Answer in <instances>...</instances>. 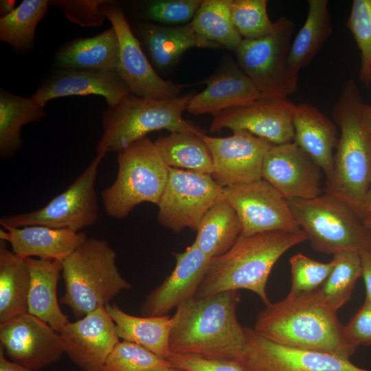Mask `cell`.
<instances>
[{"mask_svg":"<svg viewBox=\"0 0 371 371\" xmlns=\"http://www.w3.org/2000/svg\"><path fill=\"white\" fill-rule=\"evenodd\" d=\"M191 23L205 41L236 52L243 38L231 15V0H203Z\"/></svg>","mask_w":371,"mask_h":371,"instance_id":"836d02e7","label":"cell"},{"mask_svg":"<svg viewBox=\"0 0 371 371\" xmlns=\"http://www.w3.org/2000/svg\"><path fill=\"white\" fill-rule=\"evenodd\" d=\"M363 211H364V219L366 217L371 216V181H370L368 193L366 194V200L364 203Z\"/></svg>","mask_w":371,"mask_h":371,"instance_id":"681fc988","label":"cell"},{"mask_svg":"<svg viewBox=\"0 0 371 371\" xmlns=\"http://www.w3.org/2000/svg\"><path fill=\"white\" fill-rule=\"evenodd\" d=\"M0 371H34L27 367L19 364L5 356V352L1 346H0Z\"/></svg>","mask_w":371,"mask_h":371,"instance_id":"bcb514c9","label":"cell"},{"mask_svg":"<svg viewBox=\"0 0 371 371\" xmlns=\"http://www.w3.org/2000/svg\"><path fill=\"white\" fill-rule=\"evenodd\" d=\"M203 82L206 88L192 95L187 110L189 113L212 115L223 110L247 104L261 93L238 65L228 61Z\"/></svg>","mask_w":371,"mask_h":371,"instance_id":"7402d4cb","label":"cell"},{"mask_svg":"<svg viewBox=\"0 0 371 371\" xmlns=\"http://www.w3.org/2000/svg\"><path fill=\"white\" fill-rule=\"evenodd\" d=\"M26 260L30 273L27 313L59 333L69 322L60 308L56 293L62 262L33 258H27Z\"/></svg>","mask_w":371,"mask_h":371,"instance_id":"4316f807","label":"cell"},{"mask_svg":"<svg viewBox=\"0 0 371 371\" xmlns=\"http://www.w3.org/2000/svg\"><path fill=\"white\" fill-rule=\"evenodd\" d=\"M65 292L60 302L76 318L109 304L119 293L131 288L116 265V253L104 239H87L62 261Z\"/></svg>","mask_w":371,"mask_h":371,"instance_id":"8992f818","label":"cell"},{"mask_svg":"<svg viewBox=\"0 0 371 371\" xmlns=\"http://www.w3.org/2000/svg\"><path fill=\"white\" fill-rule=\"evenodd\" d=\"M225 199L223 188L212 175L168 168L166 187L157 205V220L175 232L196 231L202 218L218 201Z\"/></svg>","mask_w":371,"mask_h":371,"instance_id":"8fae6325","label":"cell"},{"mask_svg":"<svg viewBox=\"0 0 371 371\" xmlns=\"http://www.w3.org/2000/svg\"><path fill=\"white\" fill-rule=\"evenodd\" d=\"M131 93L115 73L58 68L47 76L31 97L45 107L58 98L98 95L104 98L108 106H113Z\"/></svg>","mask_w":371,"mask_h":371,"instance_id":"44dd1931","label":"cell"},{"mask_svg":"<svg viewBox=\"0 0 371 371\" xmlns=\"http://www.w3.org/2000/svg\"><path fill=\"white\" fill-rule=\"evenodd\" d=\"M105 308L114 322L120 339L139 344L168 359L171 353L170 336L174 324L172 317L134 316L125 313L116 304H108Z\"/></svg>","mask_w":371,"mask_h":371,"instance_id":"83f0119b","label":"cell"},{"mask_svg":"<svg viewBox=\"0 0 371 371\" xmlns=\"http://www.w3.org/2000/svg\"><path fill=\"white\" fill-rule=\"evenodd\" d=\"M154 143L168 167L213 174L212 154L199 135L173 132L157 138Z\"/></svg>","mask_w":371,"mask_h":371,"instance_id":"d6a6232c","label":"cell"},{"mask_svg":"<svg viewBox=\"0 0 371 371\" xmlns=\"http://www.w3.org/2000/svg\"><path fill=\"white\" fill-rule=\"evenodd\" d=\"M305 22L292 41L289 67L298 77L301 69L311 64L330 36L333 27L327 0H308Z\"/></svg>","mask_w":371,"mask_h":371,"instance_id":"f1b7e54d","label":"cell"},{"mask_svg":"<svg viewBox=\"0 0 371 371\" xmlns=\"http://www.w3.org/2000/svg\"><path fill=\"white\" fill-rule=\"evenodd\" d=\"M245 342L237 361L245 371H371L339 355L284 346L245 327Z\"/></svg>","mask_w":371,"mask_h":371,"instance_id":"4fadbf2b","label":"cell"},{"mask_svg":"<svg viewBox=\"0 0 371 371\" xmlns=\"http://www.w3.org/2000/svg\"><path fill=\"white\" fill-rule=\"evenodd\" d=\"M2 227L0 240L8 242L12 251L25 259L35 256L62 262L87 239L84 232L43 225Z\"/></svg>","mask_w":371,"mask_h":371,"instance_id":"603a6c76","label":"cell"},{"mask_svg":"<svg viewBox=\"0 0 371 371\" xmlns=\"http://www.w3.org/2000/svg\"><path fill=\"white\" fill-rule=\"evenodd\" d=\"M192 96L155 100L131 93L116 105L108 106L102 115V135L95 148L96 155L104 157L110 152L119 153L155 131L205 133L182 116Z\"/></svg>","mask_w":371,"mask_h":371,"instance_id":"5b68a950","label":"cell"},{"mask_svg":"<svg viewBox=\"0 0 371 371\" xmlns=\"http://www.w3.org/2000/svg\"><path fill=\"white\" fill-rule=\"evenodd\" d=\"M114 182L101 192L106 214L122 219L144 202L158 205L168 177V166L148 137L134 142L117 155Z\"/></svg>","mask_w":371,"mask_h":371,"instance_id":"52a82bcc","label":"cell"},{"mask_svg":"<svg viewBox=\"0 0 371 371\" xmlns=\"http://www.w3.org/2000/svg\"><path fill=\"white\" fill-rule=\"evenodd\" d=\"M333 268L323 284L315 291L319 297L337 311L347 303L357 280L361 276L359 253L341 250L333 254Z\"/></svg>","mask_w":371,"mask_h":371,"instance_id":"d590c367","label":"cell"},{"mask_svg":"<svg viewBox=\"0 0 371 371\" xmlns=\"http://www.w3.org/2000/svg\"><path fill=\"white\" fill-rule=\"evenodd\" d=\"M45 107L30 96L24 98L0 90V157H12L21 148V128L31 122H38L45 115Z\"/></svg>","mask_w":371,"mask_h":371,"instance_id":"4dcf8cb0","label":"cell"},{"mask_svg":"<svg viewBox=\"0 0 371 371\" xmlns=\"http://www.w3.org/2000/svg\"><path fill=\"white\" fill-rule=\"evenodd\" d=\"M363 102L355 80H346L333 107L341 134L324 192L346 203L364 220V203L371 181V139L362 120Z\"/></svg>","mask_w":371,"mask_h":371,"instance_id":"277c9868","label":"cell"},{"mask_svg":"<svg viewBox=\"0 0 371 371\" xmlns=\"http://www.w3.org/2000/svg\"><path fill=\"white\" fill-rule=\"evenodd\" d=\"M361 263V277L366 286V301L371 302V247L359 252Z\"/></svg>","mask_w":371,"mask_h":371,"instance_id":"f6af8a7d","label":"cell"},{"mask_svg":"<svg viewBox=\"0 0 371 371\" xmlns=\"http://www.w3.org/2000/svg\"><path fill=\"white\" fill-rule=\"evenodd\" d=\"M104 157L96 155L85 170L63 192L41 208L1 216L0 225L21 227L43 225L74 232L95 225L99 205L95 184L98 166Z\"/></svg>","mask_w":371,"mask_h":371,"instance_id":"30bf717a","label":"cell"},{"mask_svg":"<svg viewBox=\"0 0 371 371\" xmlns=\"http://www.w3.org/2000/svg\"><path fill=\"white\" fill-rule=\"evenodd\" d=\"M294 27L292 20L280 17L269 35L243 39L235 52L238 66L261 96L287 98L297 91L298 77L288 65Z\"/></svg>","mask_w":371,"mask_h":371,"instance_id":"9c48e42d","label":"cell"},{"mask_svg":"<svg viewBox=\"0 0 371 371\" xmlns=\"http://www.w3.org/2000/svg\"><path fill=\"white\" fill-rule=\"evenodd\" d=\"M322 170L293 141L272 144L263 161L262 179L286 200L310 199L324 192Z\"/></svg>","mask_w":371,"mask_h":371,"instance_id":"e0dca14e","label":"cell"},{"mask_svg":"<svg viewBox=\"0 0 371 371\" xmlns=\"http://www.w3.org/2000/svg\"><path fill=\"white\" fill-rule=\"evenodd\" d=\"M254 330L280 344L348 359L358 347L347 337L337 311L315 291L270 302L258 313Z\"/></svg>","mask_w":371,"mask_h":371,"instance_id":"6da1fadb","label":"cell"},{"mask_svg":"<svg viewBox=\"0 0 371 371\" xmlns=\"http://www.w3.org/2000/svg\"><path fill=\"white\" fill-rule=\"evenodd\" d=\"M233 23L243 39L254 40L269 35L274 30L267 12V0H231Z\"/></svg>","mask_w":371,"mask_h":371,"instance_id":"74e56055","label":"cell"},{"mask_svg":"<svg viewBox=\"0 0 371 371\" xmlns=\"http://www.w3.org/2000/svg\"><path fill=\"white\" fill-rule=\"evenodd\" d=\"M168 360L173 368L184 371H245L235 361L207 359L172 352Z\"/></svg>","mask_w":371,"mask_h":371,"instance_id":"7bdbcfd3","label":"cell"},{"mask_svg":"<svg viewBox=\"0 0 371 371\" xmlns=\"http://www.w3.org/2000/svg\"><path fill=\"white\" fill-rule=\"evenodd\" d=\"M361 113L365 129L371 139V105L363 102Z\"/></svg>","mask_w":371,"mask_h":371,"instance_id":"7dc6e473","label":"cell"},{"mask_svg":"<svg viewBox=\"0 0 371 371\" xmlns=\"http://www.w3.org/2000/svg\"><path fill=\"white\" fill-rule=\"evenodd\" d=\"M241 223L235 210L224 199L205 214L193 243L212 258L229 251L241 235Z\"/></svg>","mask_w":371,"mask_h":371,"instance_id":"1f68e13d","label":"cell"},{"mask_svg":"<svg viewBox=\"0 0 371 371\" xmlns=\"http://www.w3.org/2000/svg\"><path fill=\"white\" fill-rule=\"evenodd\" d=\"M102 8L115 29L120 43V63L116 74L125 82L131 93L155 100L179 97L186 85L173 83L159 76L133 33L122 7L108 0Z\"/></svg>","mask_w":371,"mask_h":371,"instance_id":"7c38bea8","label":"cell"},{"mask_svg":"<svg viewBox=\"0 0 371 371\" xmlns=\"http://www.w3.org/2000/svg\"><path fill=\"white\" fill-rule=\"evenodd\" d=\"M161 371H184V370L171 367V368H169L166 370H161Z\"/></svg>","mask_w":371,"mask_h":371,"instance_id":"816d5d0a","label":"cell"},{"mask_svg":"<svg viewBox=\"0 0 371 371\" xmlns=\"http://www.w3.org/2000/svg\"><path fill=\"white\" fill-rule=\"evenodd\" d=\"M300 227L316 251L358 252L371 247V229L342 201L326 193L310 199L287 200Z\"/></svg>","mask_w":371,"mask_h":371,"instance_id":"ba28073f","label":"cell"},{"mask_svg":"<svg viewBox=\"0 0 371 371\" xmlns=\"http://www.w3.org/2000/svg\"><path fill=\"white\" fill-rule=\"evenodd\" d=\"M306 240L307 236L302 229L240 236L229 251L212 258L194 299L246 289L257 294L268 305L271 302L266 285L274 265L286 251Z\"/></svg>","mask_w":371,"mask_h":371,"instance_id":"3957f363","label":"cell"},{"mask_svg":"<svg viewBox=\"0 0 371 371\" xmlns=\"http://www.w3.org/2000/svg\"><path fill=\"white\" fill-rule=\"evenodd\" d=\"M65 352L82 371H102L120 337L105 306L74 322H69L59 333Z\"/></svg>","mask_w":371,"mask_h":371,"instance_id":"d6986e66","label":"cell"},{"mask_svg":"<svg viewBox=\"0 0 371 371\" xmlns=\"http://www.w3.org/2000/svg\"><path fill=\"white\" fill-rule=\"evenodd\" d=\"M291 287L289 295H297L314 292L326 281L334 262H322L297 254L290 260Z\"/></svg>","mask_w":371,"mask_h":371,"instance_id":"60d3db41","label":"cell"},{"mask_svg":"<svg viewBox=\"0 0 371 371\" xmlns=\"http://www.w3.org/2000/svg\"><path fill=\"white\" fill-rule=\"evenodd\" d=\"M133 31L143 44L150 63L159 71L173 67L189 49L220 48L201 38L191 22L180 25L140 22Z\"/></svg>","mask_w":371,"mask_h":371,"instance_id":"cb8c5ba5","label":"cell"},{"mask_svg":"<svg viewBox=\"0 0 371 371\" xmlns=\"http://www.w3.org/2000/svg\"><path fill=\"white\" fill-rule=\"evenodd\" d=\"M238 291L192 299L176 309L170 336L171 352L207 359L238 361L245 342L237 319Z\"/></svg>","mask_w":371,"mask_h":371,"instance_id":"7a4b0ae2","label":"cell"},{"mask_svg":"<svg viewBox=\"0 0 371 371\" xmlns=\"http://www.w3.org/2000/svg\"><path fill=\"white\" fill-rule=\"evenodd\" d=\"M223 193L239 218L240 236L301 229L287 200L262 179L225 187Z\"/></svg>","mask_w":371,"mask_h":371,"instance_id":"5bb4252c","label":"cell"},{"mask_svg":"<svg viewBox=\"0 0 371 371\" xmlns=\"http://www.w3.org/2000/svg\"><path fill=\"white\" fill-rule=\"evenodd\" d=\"M295 107L287 98L261 96L213 115L209 130L211 133L224 128L245 130L272 144L291 142Z\"/></svg>","mask_w":371,"mask_h":371,"instance_id":"9a60e30c","label":"cell"},{"mask_svg":"<svg viewBox=\"0 0 371 371\" xmlns=\"http://www.w3.org/2000/svg\"><path fill=\"white\" fill-rule=\"evenodd\" d=\"M49 7L48 0H23L11 13L0 18V40L19 53L30 49L36 27Z\"/></svg>","mask_w":371,"mask_h":371,"instance_id":"e575fe53","label":"cell"},{"mask_svg":"<svg viewBox=\"0 0 371 371\" xmlns=\"http://www.w3.org/2000/svg\"><path fill=\"white\" fill-rule=\"evenodd\" d=\"M293 124V142L319 166L325 180L328 179L332 174L333 150L339 139L337 126L309 103L295 105Z\"/></svg>","mask_w":371,"mask_h":371,"instance_id":"d4e9b609","label":"cell"},{"mask_svg":"<svg viewBox=\"0 0 371 371\" xmlns=\"http://www.w3.org/2000/svg\"><path fill=\"white\" fill-rule=\"evenodd\" d=\"M366 224L371 229V216L366 217L364 219Z\"/></svg>","mask_w":371,"mask_h":371,"instance_id":"f907efd6","label":"cell"},{"mask_svg":"<svg viewBox=\"0 0 371 371\" xmlns=\"http://www.w3.org/2000/svg\"><path fill=\"white\" fill-rule=\"evenodd\" d=\"M108 0H51L49 6L60 9L69 21L82 27L102 25L106 19L102 5Z\"/></svg>","mask_w":371,"mask_h":371,"instance_id":"b9f144b4","label":"cell"},{"mask_svg":"<svg viewBox=\"0 0 371 371\" xmlns=\"http://www.w3.org/2000/svg\"><path fill=\"white\" fill-rule=\"evenodd\" d=\"M171 363L133 342L119 341L107 357L102 371H161Z\"/></svg>","mask_w":371,"mask_h":371,"instance_id":"8d00e7d4","label":"cell"},{"mask_svg":"<svg viewBox=\"0 0 371 371\" xmlns=\"http://www.w3.org/2000/svg\"><path fill=\"white\" fill-rule=\"evenodd\" d=\"M346 26L361 54L359 80L366 87L371 84V0H354Z\"/></svg>","mask_w":371,"mask_h":371,"instance_id":"f35d334b","label":"cell"},{"mask_svg":"<svg viewBox=\"0 0 371 371\" xmlns=\"http://www.w3.org/2000/svg\"><path fill=\"white\" fill-rule=\"evenodd\" d=\"M203 0H149L140 3L144 19L164 25H180L193 19Z\"/></svg>","mask_w":371,"mask_h":371,"instance_id":"ab89813d","label":"cell"},{"mask_svg":"<svg viewBox=\"0 0 371 371\" xmlns=\"http://www.w3.org/2000/svg\"><path fill=\"white\" fill-rule=\"evenodd\" d=\"M30 273L26 258L0 240V323L27 313Z\"/></svg>","mask_w":371,"mask_h":371,"instance_id":"f546056e","label":"cell"},{"mask_svg":"<svg viewBox=\"0 0 371 371\" xmlns=\"http://www.w3.org/2000/svg\"><path fill=\"white\" fill-rule=\"evenodd\" d=\"M347 337L358 346L371 345V302L363 304L344 326Z\"/></svg>","mask_w":371,"mask_h":371,"instance_id":"ee69618b","label":"cell"},{"mask_svg":"<svg viewBox=\"0 0 371 371\" xmlns=\"http://www.w3.org/2000/svg\"><path fill=\"white\" fill-rule=\"evenodd\" d=\"M16 1L13 0H1L0 1V14L1 17L5 16L11 13L16 8L14 7Z\"/></svg>","mask_w":371,"mask_h":371,"instance_id":"c3c4849f","label":"cell"},{"mask_svg":"<svg viewBox=\"0 0 371 371\" xmlns=\"http://www.w3.org/2000/svg\"><path fill=\"white\" fill-rule=\"evenodd\" d=\"M54 65L59 69L117 73L120 43L111 26L89 38H76L63 45L55 54Z\"/></svg>","mask_w":371,"mask_h":371,"instance_id":"484cf974","label":"cell"},{"mask_svg":"<svg viewBox=\"0 0 371 371\" xmlns=\"http://www.w3.org/2000/svg\"><path fill=\"white\" fill-rule=\"evenodd\" d=\"M213 159L216 182L223 188L262 179L265 156L272 144L247 131L238 130L226 137L199 135Z\"/></svg>","mask_w":371,"mask_h":371,"instance_id":"2e32d148","label":"cell"},{"mask_svg":"<svg viewBox=\"0 0 371 371\" xmlns=\"http://www.w3.org/2000/svg\"><path fill=\"white\" fill-rule=\"evenodd\" d=\"M0 342L10 360L34 370L55 363L65 352L60 334L29 313L0 323Z\"/></svg>","mask_w":371,"mask_h":371,"instance_id":"ac0fdd59","label":"cell"},{"mask_svg":"<svg viewBox=\"0 0 371 371\" xmlns=\"http://www.w3.org/2000/svg\"><path fill=\"white\" fill-rule=\"evenodd\" d=\"M172 254L175 267L147 296L141 308L142 316L168 315L172 309L194 299L212 260L194 243L184 251Z\"/></svg>","mask_w":371,"mask_h":371,"instance_id":"ffe728a7","label":"cell"}]
</instances>
